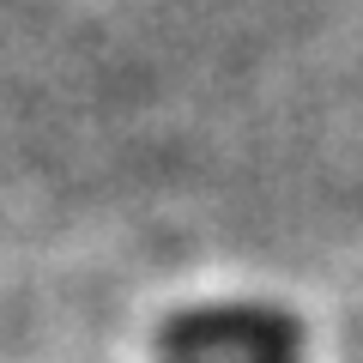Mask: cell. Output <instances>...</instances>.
I'll return each instance as SVG.
<instances>
[{
	"label": "cell",
	"instance_id": "obj_1",
	"mask_svg": "<svg viewBox=\"0 0 363 363\" xmlns=\"http://www.w3.org/2000/svg\"><path fill=\"white\" fill-rule=\"evenodd\" d=\"M303 321L272 303H200L157 327V351L169 363H297Z\"/></svg>",
	"mask_w": 363,
	"mask_h": 363
}]
</instances>
